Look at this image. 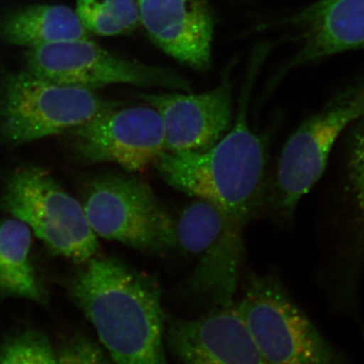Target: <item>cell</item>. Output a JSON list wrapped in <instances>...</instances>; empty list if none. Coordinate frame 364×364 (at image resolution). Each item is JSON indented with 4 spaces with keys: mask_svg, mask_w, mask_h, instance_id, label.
Wrapping results in <instances>:
<instances>
[{
    "mask_svg": "<svg viewBox=\"0 0 364 364\" xmlns=\"http://www.w3.org/2000/svg\"><path fill=\"white\" fill-rule=\"evenodd\" d=\"M81 265L69 282V294L112 363L168 364L167 318L154 279L107 256Z\"/></svg>",
    "mask_w": 364,
    "mask_h": 364,
    "instance_id": "cell-1",
    "label": "cell"
},
{
    "mask_svg": "<svg viewBox=\"0 0 364 364\" xmlns=\"http://www.w3.org/2000/svg\"><path fill=\"white\" fill-rule=\"evenodd\" d=\"M242 90L236 123L208 149L164 152L153 166L171 188L219 208L239 226L261 207L264 198L267 149L248 124L251 81Z\"/></svg>",
    "mask_w": 364,
    "mask_h": 364,
    "instance_id": "cell-2",
    "label": "cell"
},
{
    "mask_svg": "<svg viewBox=\"0 0 364 364\" xmlns=\"http://www.w3.org/2000/svg\"><path fill=\"white\" fill-rule=\"evenodd\" d=\"M119 107L93 90L58 85L28 70L9 73L0 90V134L21 145L69 133Z\"/></svg>",
    "mask_w": 364,
    "mask_h": 364,
    "instance_id": "cell-3",
    "label": "cell"
},
{
    "mask_svg": "<svg viewBox=\"0 0 364 364\" xmlns=\"http://www.w3.org/2000/svg\"><path fill=\"white\" fill-rule=\"evenodd\" d=\"M236 308L269 364H349L274 275H252Z\"/></svg>",
    "mask_w": 364,
    "mask_h": 364,
    "instance_id": "cell-4",
    "label": "cell"
},
{
    "mask_svg": "<svg viewBox=\"0 0 364 364\" xmlns=\"http://www.w3.org/2000/svg\"><path fill=\"white\" fill-rule=\"evenodd\" d=\"M364 117V79L337 91L305 119L284 144L275 176L274 205L284 219L324 173L333 147L352 124Z\"/></svg>",
    "mask_w": 364,
    "mask_h": 364,
    "instance_id": "cell-5",
    "label": "cell"
},
{
    "mask_svg": "<svg viewBox=\"0 0 364 364\" xmlns=\"http://www.w3.org/2000/svg\"><path fill=\"white\" fill-rule=\"evenodd\" d=\"M2 205L57 255L78 264L97 255V236L83 205L44 169L26 166L14 170L4 186Z\"/></svg>",
    "mask_w": 364,
    "mask_h": 364,
    "instance_id": "cell-6",
    "label": "cell"
},
{
    "mask_svg": "<svg viewBox=\"0 0 364 364\" xmlns=\"http://www.w3.org/2000/svg\"><path fill=\"white\" fill-rule=\"evenodd\" d=\"M83 208L93 232L144 251L161 253L176 245V224L146 182L130 174L97 177Z\"/></svg>",
    "mask_w": 364,
    "mask_h": 364,
    "instance_id": "cell-7",
    "label": "cell"
},
{
    "mask_svg": "<svg viewBox=\"0 0 364 364\" xmlns=\"http://www.w3.org/2000/svg\"><path fill=\"white\" fill-rule=\"evenodd\" d=\"M174 224L176 245L196 259L188 287L213 306L233 305L243 259L242 227L200 198L184 208Z\"/></svg>",
    "mask_w": 364,
    "mask_h": 364,
    "instance_id": "cell-8",
    "label": "cell"
},
{
    "mask_svg": "<svg viewBox=\"0 0 364 364\" xmlns=\"http://www.w3.org/2000/svg\"><path fill=\"white\" fill-rule=\"evenodd\" d=\"M26 70L58 85L95 90L111 85L164 87L189 91L176 72L114 56L92 40H76L33 48Z\"/></svg>",
    "mask_w": 364,
    "mask_h": 364,
    "instance_id": "cell-9",
    "label": "cell"
},
{
    "mask_svg": "<svg viewBox=\"0 0 364 364\" xmlns=\"http://www.w3.org/2000/svg\"><path fill=\"white\" fill-rule=\"evenodd\" d=\"M76 155L88 163H114L143 171L165 152L164 131L156 109L121 107L69 132Z\"/></svg>",
    "mask_w": 364,
    "mask_h": 364,
    "instance_id": "cell-10",
    "label": "cell"
},
{
    "mask_svg": "<svg viewBox=\"0 0 364 364\" xmlns=\"http://www.w3.org/2000/svg\"><path fill=\"white\" fill-rule=\"evenodd\" d=\"M341 179V244L331 287L333 301L340 311L363 326L358 313V286L364 269V117L345 132Z\"/></svg>",
    "mask_w": 364,
    "mask_h": 364,
    "instance_id": "cell-11",
    "label": "cell"
},
{
    "mask_svg": "<svg viewBox=\"0 0 364 364\" xmlns=\"http://www.w3.org/2000/svg\"><path fill=\"white\" fill-rule=\"evenodd\" d=\"M165 343L178 364H269L233 305L193 318H169Z\"/></svg>",
    "mask_w": 364,
    "mask_h": 364,
    "instance_id": "cell-12",
    "label": "cell"
},
{
    "mask_svg": "<svg viewBox=\"0 0 364 364\" xmlns=\"http://www.w3.org/2000/svg\"><path fill=\"white\" fill-rule=\"evenodd\" d=\"M156 109L164 131L165 152L208 149L226 135L233 119L229 74L203 93H141Z\"/></svg>",
    "mask_w": 364,
    "mask_h": 364,
    "instance_id": "cell-13",
    "label": "cell"
},
{
    "mask_svg": "<svg viewBox=\"0 0 364 364\" xmlns=\"http://www.w3.org/2000/svg\"><path fill=\"white\" fill-rule=\"evenodd\" d=\"M284 23L296 33L298 51L279 72L364 49V0H314Z\"/></svg>",
    "mask_w": 364,
    "mask_h": 364,
    "instance_id": "cell-14",
    "label": "cell"
},
{
    "mask_svg": "<svg viewBox=\"0 0 364 364\" xmlns=\"http://www.w3.org/2000/svg\"><path fill=\"white\" fill-rule=\"evenodd\" d=\"M140 23L167 55L205 70L212 63L214 18L205 0H136Z\"/></svg>",
    "mask_w": 364,
    "mask_h": 364,
    "instance_id": "cell-15",
    "label": "cell"
},
{
    "mask_svg": "<svg viewBox=\"0 0 364 364\" xmlns=\"http://www.w3.org/2000/svg\"><path fill=\"white\" fill-rule=\"evenodd\" d=\"M0 38L9 44L33 48L91 39L77 14L65 6H32L0 20Z\"/></svg>",
    "mask_w": 364,
    "mask_h": 364,
    "instance_id": "cell-16",
    "label": "cell"
},
{
    "mask_svg": "<svg viewBox=\"0 0 364 364\" xmlns=\"http://www.w3.org/2000/svg\"><path fill=\"white\" fill-rule=\"evenodd\" d=\"M32 230L11 217L0 224V301L25 299L39 305L48 301L47 291L31 260Z\"/></svg>",
    "mask_w": 364,
    "mask_h": 364,
    "instance_id": "cell-17",
    "label": "cell"
},
{
    "mask_svg": "<svg viewBox=\"0 0 364 364\" xmlns=\"http://www.w3.org/2000/svg\"><path fill=\"white\" fill-rule=\"evenodd\" d=\"M76 14L90 33L127 35L140 23L136 0H76Z\"/></svg>",
    "mask_w": 364,
    "mask_h": 364,
    "instance_id": "cell-18",
    "label": "cell"
},
{
    "mask_svg": "<svg viewBox=\"0 0 364 364\" xmlns=\"http://www.w3.org/2000/svg\"><path fill=\"white\" fill-rule=\"evenodd\" d=\"M0 364H58V353L44 333L23 330L0 345Z\"/></svg>",
    "mask_w": 364,
    "mask_h": 364,
    "instance_id": "cell-19",
    "label": "cell"
},
{
    "mask_svg": "<svg viewBox=\"0 0 364 364\" xmlns=\"http://www.w3.org/2000/svg\"><path fill=\"white\" fill-rule=\"evenodd\" d=\"M57 353L58 364H114L100 343L83 334L65 340Z\"/></svg>",
    "mask_w": 364,
    "mask_h": 364,
    "instance_id": "cell-20",
    "label": "cell"
}]
</instances>
